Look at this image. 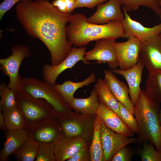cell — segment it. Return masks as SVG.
Wrapping results in <instances>:
<instances>
[{
  "mask_svg": "<svg viewBox=\"0 0 161 161\" xmlns=\"http://www.w3.org/2000/svg\"><path fill=\"white\" fill-rule=\"evenodd\" d=\"M119 103L121 119L134 133L138 134L139 126L134 114L120 102H119Z\"/></svg>",
  "mask_w": 161,
  "mask_h": 161,
  "instance_id": "cell-32",
  "label": "cell"
},
{
  "mask_svg": "<svg viewBox=\"0 0 161 161\" xmlns=\"http://www.w3.org/2000/svg\"><path fill=\"white\" fill-rule=\"evenodd\" d=\"M144 66L140 61L131 68L125 70L117 68L111 70L114 73L122 76L126 80L129 90L131 100L134 105L139 98L140 84Z\"/></svg>",
  "mask_w": 161,
  "mask_h": 161,
  "instance_id": "cell-17",
  "label": "cell"
},
{
  "mask_svg": "<svg viewBox=\"0 0 161 161\" xmlns=\"http://www.w3.org/2000/svg\"><path fill=\"white\" fill-rule=\"evenodd\" d=\"M6 140L0 152V161H6L27 139L29 135L25 129L5 131Z\"/></svg>",
  "mask_w": 161,
  "mask_h": 161,
  "instance_id": "cell-20",
  "label": "cell"
},
{
  "mask_svg": "<svg viewBox=\"0 0 161 161\" xmlns=\"http://www.w3.org/2000/svg\"><path fill=\"white\" fill-rule=\"evenodd\" d=\"M151 143L144 142L142 148L139 151L142 161H161V151L154 147Z\"/></svg>",
  "mask_w": 161,
  "mask_h": 161,
  "instance_id": "cell-30",
  "label": "cell"
},
{
  "mask_svg": "<svg viewBox=\"0 0 161 161\" xmlns=\"http://www.w3.org/2000/svg\"><path fill=\"white\" fill-rule=\"evenodd\" d=\"M134 155L132 149L126 146L120 149L114 154L111 161H130Z\"/></svg>",
  "mask_w": 161,
  "mask_h": 161,
  "instance_id": "cell-34",
  "label": "cell"
},
{
  "mask_svg": "<svg viewBox=\"0 0 161 161\" xmlns=\"http://www.w3.org/2000/svg\"><path fill=\"white\" fill-rule=\"evenodd\" d=\"M2 112L7 130L26 128L25 120L17 106Z\"/></svg>",
  "mask_w": 161,
  "mask_h": 161,
  "instance_id": "cell-27",
  "label": "cell"
},
{
  "mask_svg": "<svg viewBox=\"0 0 161 161\" xmlns=\"http://www.w3.org/2000/svg\"><path fill=\"white\" fill-rule=\"evenodd\" d=\"M90 146H86L67 161H91Z\"/></svg>",
  "mask_w": 161,
  "mask_h": 161,
  "instance_id": "cell-35",
  "label": "cell"
},
{
  "mask_svg": "<svg viewBox=\"0 0 161 161\" xmlns=\"http://www.w3.org/2000/svg\"><path fill=\"white\" fill-rule=\"evenodd\" d=\"M100 102L96 114L101 122L108 128L116 133L129 137L134 136L133 132L114 112L102 103Z\"/></svg>",
  "mask_w": 161,
  "mask_h": 161,
  "instance_id": "cell-19",
  "label": "cell"
},
{
  "mask_svg": "<svg viewBox=\"0 0 161 161\" xmlns=\"http://www.w3.org/2000/svg\"><path fill=\"white\" fill-rule=\"evenodd\" d=\"M15 9L26 32L40 40L48 49L51 65L63 61L72 48L66 31L71 14L60 12L49 0H22Z\"/></svg>",
  "mask_w": 161,
  "mask_h": 161,
  "instance_id": "cell-1",
  "label": "cell"
},
{
  "mask_svg": "<svg viewBox=\"0 0 161 161\" xmlns=\"http://www.w3.org/2000/svg\"><path fill=\"white\" fill-rule=\"evenodd\" d=\"M100 133L104 161H111L114 155L120 149L137 141V138H129L113 131L101 122Z\"/></svg>",
  "mask_w": 161,
  "mask_h": 161,
  "instance_id": "cell-11",
  "label": "cell"
},
{
  "mask_svg": "<svg viewBox=\"0 0 161 161\" xmlns=\"http://www.w3.org/2000/svg\"><path fill=\"white\" fill-rule=\"evenodd\" d=\"M22 0H4L0 4V20L4 14L16 3Z\"/></svg>",
  "mask_w": 161,
  "mask_h": 161,
  "instance_id": "cell-37",
  "label": "cell"
},
{
  "mask_svg": "<svg viewBox=\"0 0 161 161\" xmlns=\"http://www.w3.org/2000/svg\"><path fill=\"white\" fill-rule=\"evenodd\" d=\"M94 88L97 92L99 102L114 112L121 119L119 102L103 80L101 78L98 79L95 84Z\"/></svg>",
  "mask_w": 161,
  "mask_h": 161,
  "instance_id": "cell-23",
  "label": "cell"
},
{
  "mask_svg": "<svg viewBox=\"0 0 161 161\" xmlns=\"http://www.w3.org/2000/svg\"><path fill=\"white\" fill-rule=\"evenodd\" d=\"M23 83L24 89L30 95L43 99L52 105L59 117L72 111L69 105L53 85L32 77L23 78Z\"/></svg>",
  "mask_w": 161,
  "mask_h": 161,
  "instance_id": "cell-5",
  "label": "cell"
},
{
  "mask_svg": "<svg viewBox=\"0 0 161 161\" xmlns=\"http://www.w3.org/2000/svg\"><path fill=\"white\" fill-rule=\"evenodd\" d=\"M95 74L92 72L87 78L82 81L74 82L68 80L61 84H55L53 86L70 106L74 98V94L77 89L83 86L89 85L95 82Z\"/></svg>",
  "mask_w": 161,
  "mask_h": 161,
  "instance_id": "cell-22",
  "label": "cell"
},
{
  "mask_svg": "<svg viewBox=\"0 0 161 161\" xmlns=\"http://www.w3.org/2000/svg\"><path fill=\"white\" fill-rule=\"evenodd\" d=\"M144 92L152 101L161 103V73L149 74Z\"/></svg>",
  "mask_w": 161,
  "mask_h": 161,
  "instance_id": "cell-26",
  "label": "cell"
},
{
  "mask_svg": "<svg viewBox=\"0 0 161 161\" xmlns=\"http://www.w3.org/2000/svg\"><path fill=\"white\" fill-rule=\"evenodd\" d=\"M39 143L29 136L26 141L13 154L18 161H33L36 158Z\"/></svg>",
  "mask_w": 161,
  "mask_h": 161,
  "instance_id": "cell-24",
  "label": "cell"
},
{
  "mask_svg": "<svg viewBox=\"0 0 161 161\" xmlns=\"http://www.w3.org/2000/svg\"><path fill=\"white\" fill-rule=\"evenodd\" d=\"M100 104L97 92L94 88L89 97L84 98L74 97L70 106L76 113L83 114L95 115Z\"/></svg>",
  "mask_w": 161,
  "mask_h": 161,
  "instance_id": "cell-21",
  "label": "cell"
},
{
  "mask_svg": "<svg viewBox=\"0 0 161 161\" xmlns=\"http://www.w3.org/2000/svg\"><path fill=\"white\" fill-rule=\"evenodd\" d=\"M108 0H76L75 8L78 7H87L93 9L99 4Z\"/></svg>",
  "mask_w": 161,
  "mask_h": 161,
  "instance_id": "cell-36",
  "label": "cell"
},
{
  "mask_svg": "<svg viewBox=\"0 0 161 161\" xmlns=\"http://www.w3.org/2000/svg\"><path fill=\"white\" fill-rule=\"evenodd\" d=\"M95 115L83 114L72 111L58 118L66 137H80L89 145L91 143Z\"/></svg>",
  "mask_w": 161,
  "mask_h": 161,
  "instance_id": "cell-6",
  "label": "cell"
},
{
  "mask_svg": "<svg viewBox=\"0 0 161 161\" xmlns=\"http://www.w3.org/2000/svg\"><path fill=\"white\" fill-rule=\"evenodd\" d=\"M158 117L159 123L161 128V109H160L159 112Z\"/></svg>",
  "mask_w": 161,
  "mask_h": 161,
  "instance_id": "cell-39",
  "label": "cell"
},
{
  "mask_svg": "<svg viewBox=\"0 0 161 161\" xmlns=\"http://www.w3.org/2000/svg\"><path fill=\"white\" fill-rule=\"evenodd\" d=\"M134 106V114L139 128L137 141L151 143L157 150L161 151V128L158 117L160 104L151 100L141 90Z\"/></svg>",
  "mask_w": 161,
  "mask_h": 161,
  "instance_id": "cell-3",
  "label": "cell"
},
{
  "mask_svg": "<svg viewBox=\"0 0 161 161\" xmlns=\"http://www.w3.org/2000/svg\"><path fill=\"white\" fill-rule=\"evenodd\" d=\"M55 142L39 143L35 161H56L54 152Z\"/></svg>",
  "mask_w": 161,
  "mask_h": 161,
  "instance_id": "cell-31",
  "label": "cell"
},
{
  "mask_svg": "<svg viewBox=\"0 0 161 161\" xmlns=\"http://www.w3.org/2000/svg\"><path fill=\"white\" fill-rule=\"evenodd\" d=\"M0 111L3 112L17 106L16 93L5 83L0 85Z\"/></svg>",
  "mask_w": 161,
  "mask_h": 161,
  "instance_id": "cell-29",
  "label": "cell"
},
{
  "mask_svg": "<svg viewBox=\"0 0 161 161\" xmlns=\"http://www.w3.org/2000/svg\"><path fill=\"white\" fill-rule=\"evenodd\" d=\"M120 0H108L98 5L95 12L86 18L87 21L95 24H104L112 20L122 21L125 14L121 9Z\"/></svg>",
  "mask_w": 161,
  "mask_h": 161,
  "instance_id": "cell-14",
  "label": "cell"
},
{
  "mask_svg": "<svg viewBox=\"0 0 161 161\" xmlns=\"http://www.w3.org/2000/svg\"><path fill=\"white\" fill-rule=\"evenodd\" d=\"M96 41L93 49L86 52L85 60L87 61L95 60L99 63H106L112 70L119 66L115 54V40L102 39Z\"/></svg>",
  "mask_w": 161,
  "mask_h": 161,
  "instance_id": "cell-13",
  "label": "cell"
},
{
  "mask_svg": "<svg viewBox=\"0 0 161 161\" xmlns=\"http://www.w3.org/2000/svg\"><path fill=\"white\" fill-rule=\"evenodd\" d=\"M139 61L149 74L161 73V32L142 42Z\"/></svg>",
  "mask_w": 161,
  "mask_h": 161,
  "instance_id": "cell-9",
  "label": "cell"
},
{
  "mask_svg": "<svg viewBox=\"0 0 161 161\" xmlns=\"http://www.w3.org/2000/svg\"><path fill=\"white\" fill-rule=\"evenodd\" d=\"M159 5L160 9V13L159 17L160 19L161 20V0H159Z\"/></svg>",
  "mask_w": 161,
  "mask_h": 161,
  "instance_id": "cell-40",
  "label": "cell"
},
{
  "mask_svg": "<svg viewBox=\"0 0 161 161\" xmlns=\"http://www.w3.org/2000/svg\"><path fill=\"white\" fill-rule=\"evenodd\" d=\"M76 0H54L52 3L60 12L71 14L75 9Z\"/></svg>",
  "mask_w": 161,
  "mask_h": 161,
  "instance_id": "cell-33",
  "label": "cell"
},
{
  "mask_svg": "<svg viewBox=\"0 0 161 161\" xmlns=\"http://www.w3.org/2000/svg\"><path fill=\"white\" fill-rule=\"evenodd\" d=\"M85 15L80 13L71 14L66 31L69 41L75 47L87 45L92 41L102 39L115 40L125 37L121 21L112 20L104 24L88 22Z\"/></svg>",
  "mask_w": 161,
  "mask_h": 161,
  "instance_id": "cell-2",
  "label": "cell"
},
{
  "mask_svg": "<svg viewBox=\"0 0 161 161\" xmlns=\"http://www.w3.org/2000/svg\"><path fill=\"white\" fill-rule=\"evenodd\" d=\"M25 129L29 136L39 143L53 142L64 137L58 118L56 117L33 123Z\"/></svg>",
  "mask_w": 161,
  "mask_h": 161,
  "instance_id": "cell-8",
  "label": "cell"
},
{
  "mask_svg": "<svg viewBox=\"0 0 161 161\" xmlns=\"http://www.w3.org/2000/svg\"><path fill=\"white\" fill-rule=\"evenodd\" d=\"M125 42H115V54L120 69H129L139 62L142 41L138 38L130 37Z\"/></svg>",
  "mask_w": 161,
  "mask_h": 161,
  "instance_id": "cell-12",
  "label": "cell"
},
{
  "mask_svg": "<svg viewBox=\"0 0 161 161\" xmlns=\"http://www.w3.org/2000/svg\"><path fill=\"white\" fill-rule=\"evenodd\" d=\"M120 1L123 6V10L127 13L134 11L139 7L142 6L151 10L158 17L160 16L159 0H120Z\"/></svg>",
  "mask_w": 161,
  "mask_h": 161,
  "instance_id": "cell-28",
  "label": "cell"
},
{
  "mask_svg": "<svg viewBox=\"0 0 161 161\" xmlns=\"http://www.w3.org/2000/svg\"><path fill=\"white\" fill-rule=\"evenodd\" d=\"M103 72V80L116 98L134 114V106L129 96V87L119 80L111 71L105 69Z\"/></svg>",
  "mask_w": 161,
  "mask_h": 161,
  "instance_id": "cell-16",
  "label": "cell"
},
{
  "mask_svg": "<svg viewBox=\"0 0 161 161\" xmlns=\"http://www.w3.org/2000/svg\"><path fill=\"white\" fill-rule=\"evenodd\" d=\"M93 137L89 146L91 161H104L100 133L101 120L96 113Z\"/></svg>",
  "mask_w": 161,
  "mask_h": 161,
  "instance_id": "cell-25",
  "label": "cell"
},
{
  "mask_svg": "<svg viewBox=\"0 0 161 161\" xmlns=\"http://www.w3.org/2000/svg\"><path fill=\"white\" fill-rule=\"evenodd\" d=\"M11 50L10 56L0 59V69L4 76L9 77L8 86L16 93L24 89L19 69L23 60L30 56L31 51L27 47L20 44L12 47Z\"/></svg>",
  "mask_w": 161,
  "mask_h": 161,
  "instance_id": "cell-7",
  "label": "cell"
},
{
  "mask_svg": "<svg viewBox=\"0 0 161 161\" xmlns=\"http://www.w3.org/2000/svg\"><path fill=\"white\" fill-rule=\"evenodd\" d=\"M90 146L80 137H64L55 142L54 154L56 161H64L71 158L80 149Z\"/></svg>",
  "mask_w": 161,
  "mask_h": 161,
  "instance_id": "cell-18",
  "label": "cell"
},
{
  "mask_svg": "<svg viewBox=\"0 0 161 161\" xmlns=\"http://www.w3.org/2000/svg\"><path fill=\"white\" fill-rule=\"evenodd\" d=\"M86 50L85 47L77 48L75 46L66 58L59 64L56 66L44 64L42 70L44 80L53 85L55 84L58 77L62 72L72 68L79 61H81L85 64L90 63L84 58Z\"/></svg>",
  "mask_w": 161,
  "mask_h": 161,
  "instance_id": "cell-10",
  "label": "cell"
},
{
  "mask_svg": "<svg viewBox=\"0 0 161 161\" xmlns=\"http://www.w3.org/2000/svg\"><path fill=\"white\" fill-rule=\"evenodd\" d=\"M16 98L17 107L24 119L27 127L49 117L59 118L52 105L43 99L32 96L24 89L16 93Z\"/></svg>",
  "mask_w": 161,
  "mask_h": 161,
  "instance_id": "cell-4",
  "label": "cell"
},
{
  "mask_svg": "<svg viewBox=\"0 0 161 161\" xmlns=\"http://www.w3.org/2000/svg\"><path fill=\"white\" fill-rule=\"evenodd\" d=\"M123 11L125 17L121 21L126 38L134 37L143 42L161 32V22L152 27H146L132 19L126 11Z\"/></svg>",
  "mask_w": 161,
  "mask_h": 161,
  "instance_id": "cell-15",
  "label": "cell"
},
{
  "mask_svg": "<svg viewBox=\"0 0 161 161\" xmlns=\"http://www.w3.org/2000/svg\"><path fill=\"white\" fill-rule=\"evenodd\" d=\"M0 129L1 130H7L2 112L0 111Z\"/></svg>",
  "mask_w": 161,
  "mask_h": 161,
  "instance_id": "cell-38",
  "label": "cell"
}]
</instances>
